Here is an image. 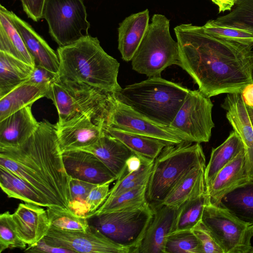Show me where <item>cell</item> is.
<instances>
[{
  "instance_id": "816d5d0a",
  "label": "cell",
  "mask_w": 253,
  "mask_h": 253,
  "mask_svg": "<svg viewBox=\"0 0 253 253\" xmlns=\"http://www.w3.org/2000/svg\"></svg>"
},
{
  "instance_id": "44dd1931",
  "label": "cell",
  "mask_w": 253,
  "mask_h": 253,
  "mask_svg": "<svg viewBox=\"0 0 253 253\" xmlns=\"http://www.w3.org/2000/svg\"><path fill=\"white\" fill-rule=\"evenodd\" d=\"M79 150L89 152L95 155L116 176L117 179L125 174L126 161L134 155L122 142L105 130L94 144Z\"/></svg>"
},
{
  "instance_id": "1f68e13d",
  "label": "cell",
  "mask_w": 253,
  "mask_h": 253,
  "mask_svg": "<svg viewBox=\"0 0 253 253\" xmlns=\"http://www.w3.org/2000/svg\"><path fill=\"white\" fill-rule=\"evenodd\" d=\"M206 166V164H200L188 171L161 204L179 207L205 181L204 171Z\"/></svg>"
},
{
  "instance_id": "83f0119b",
  "label": "cell",
  "mask_w": 253,
  "mask_h": 253,
  "mask_svg": "<svg viewBox=\"0 0 253 253\" xmlns=\"http://www.w3.org/2000/svg\"><path fill=\"white\" fill-rule=\"evenodd\" d=\"M0 186L9 198L43 207H49L48 201L31 184L0 166Z\"/></svg>"
},
{
  "instance_id": "8992f818",
  "label": "cell",
  "mask_w": 253,
  "mask_h": 253,
  "mask_svg": "<svg viewBox=\"0 0 253 253\" xmlns=\"http://www.w3.org/2000/svg\"><path fill=\"white\" fill-rule=\"evenodd\" d=\"M109 94L85 84L62 81L57 77L49 85L45 97L51 100L57 109V122L84 115L104 128L109 110Z\"/></svg>"
},
{
  "instance_id": "836d02e7",
  "label": "cell",
  "mask_w": 253,
  "mask_h": 253,
  "mask_svg": "<svg viewBox=\"0 0 253 253\" xmlns=\"http://www.w3.org/2000/svg\"><path fill=\"white\" fill-rule=\"evenodd\" d=\"M210 21L216 25L253 33V0H236L229 13Z\"/></svg>"
},
{
  "instance_id": "30bf717a",
  "label": "cell",
  "mask_w": 253,
  "mask_h": 253,
  "mask_svg": "<svg viewBox=\"0 0 253 253\" xmlns=\"http://www.w3.org/2000/svg\"><path fill=\"white\" fill-rule=\"evenodd\" d=\"M201 221L211 233L223 253H249L253 225L245 222L226 208L209 201Z\"/></svg>"
},
{
  "instance_id": "7402d4cb",
  "label": "cell",
  "mask_w": 253,
  "mask_h": 253,
  "mask_svg": "<svg viewBox=\"0 0 253 253\" xmlns=\"http://www.w3.org/2000/svg\"><path fill=\"white\" fill-rule=\"evenodd\" d=\"M245 163V154L243 149L219 171L211 183L206 187L211 204L219 206L225 195L241 184L249 181L246 176Z\"/></svg>"
},
{
  "instance_id": "7a4b0ae2",
  "label": "cell",
  "mask_w": 253,
  "mask_h": 253,
  "mask_svg": "<svg viewBox=\"0 0 253 253\" xmlns=\"http://www.w3.org/2000/svg\"><path fill=\"white\" fill-rule=\"evenodd\" d=\"M0 166L34 186L49 207L71 210V177L64 167L55 125L43 120L21 145L0 147Z\"/></svg>"
},
{
  "instance_id": "f1b7e54d",
  "label": "cell",
  "mask_w": 253,
  "mask_h": 253,
  "mask_svg": "<svg viewBox=\"0 0 253 253\" xmlns=\"http://www.w3.org/2000/svg\"><path fill=\"white\" fill-rule=\"evenodd\" d=\"M209 201L204 181L179 206L172 232L191 230L201 220L204 208Z\"/></svg>"
},
{
  "instance_id": "52a82bcc",
  "label": "cell",
  "mask_w": 253,
  "mask_h": 253,
  "mask_svg": "<svg viewBox=\"0 0 253 253\" xmlns=\"http://www.w3.org/2000/svg\"><path fill=\"white\" fill-rule=\"evenodd\" d=\"M131 61L134 71L148 77L161 76L167 67L179 65L178 43L170 35L169 20L165 15L154 14Z\"/></svg>"
},
{
  "instance_id": "7bdbcfd3",
  "label": "cell",
  "mask_w": 253,
  "mask_h": 253,
  "mask_svg": "<svg viewBox=\"0 0 253 253\" xmlns=\"http://www.w3.org/2000/svg\"><path fill=\"white\" fill-rule=\"evenodd\" d=\"M46 0H21L23 10L28 17L37 22L42 18Z\"/></svg>"
},
{
  "instance_id": "bcb514c9",
  "label": "cell",
  "mask_w": 253,
  "mask_h": 253,
  "mask_svg": "<svg viewBox=\"0 0 253 253\" xmlns=\"http://www.w3.org/2000/svg\"><path fill=\"white\" fill-rule=\"evenodd\" d=\"M142 163L143 162L140 158L134 154L133 155L126 161L125 174L138 169Z\"/></svg>"
},
{
  "instance_id": "7c38bea8",
  "label": "cell",
  "mask_w": 253,
  "mask_h": 253,
  "mask_svg": "<svg viewBox=\"0 0 253 253\" xmlns=\"http://www.w3.org/2000/svg\"><path fill=\"white\" fill-rule=\"evenodd\" d=\"M109 104L106 126L157 138L169 145L185 141L169 127L153 122L121 102L114 93H109Z\"/></svg>"
},
{
  "instance_id": "8fae6325",
  "label": "cell",
  "mask_w": 253,
  "mask_h": 253,
  "mask_svg": "<svg viewBox=\"0 0 253 253\" xmlns=\"http://www.w3.org/2000/svg\"><path fill=\"white\" fill-rule=\"evenodd\" d=\"M213 104L199 89L190 90L169 127L185 141L208 142L214 127Z\"/></svg>"
},
{
  "instance_id": "4316f807",
  "label": "cell",
  "mask_w": 253,
  "mask_h": 253,
  "mask_svg": "<svg viewBox=\"0 0 253 253\" xmlns=\"http://www.w3.org/2000/svg\"><path fill=\"white\" fill-rule=\"evenodd\" d=\"M34 66L0 51V98L28 81Z\"/></svg>"
},
{
  "instance_id": "d6a6232c",
  "label": "cell",
  "mask_w": 253,
  "mask_h": 253,
  "mask_svg": "<svg viewBox=\"0 0 253 253\" xmlns=\"http://www.w3.org/2000/svg\"><path fill=\"white\" fill-rule=\"evenodd\" d=\"M147 185H140L115 196L108 197L96 211L88 213L86 217L105 212L131 210L143 206L147 202Z\"/></svg>"
},
{
  "instance_id": "ee69618b",
  "label": "cell",
  "mask_w": 253,
  "mask_h": 253,
  "mask_svg": "<svg viewBox=\"0 0 253 253\" xmlns=\"http://www.w3.org/2000/svg\"><path fill=\"white\" fill-rule=\"evenodd\" d=\"M57 77L56 74L41 66H35L28 81L38 84L50 85Z\"/></svg>"
},
{
  "instance_id": "f6af8a7d",
  "label": "cell",
  "mask_w": 253,
  "mask_h": 253,
  "mask_svg": "<svg viewBox=\"0 0 253 253\" xmlns=\"http://www.w3.org/2000/svg\"><path fill=\"white\" fill-rule=\"evenodd\" d=\"M26 253H74V251L65 248L51 245L43 239L36 244L29 247L24 251Z\"/></svg>"
},
{
  "instance_id": "c3c4849f",
  "label": "cell",
  "mask_w": 253,
  "mask_h": 253,
  "mask_svg": "<svg viewBox=\"0 0 253 253\" xmlns=\"http://www.w3.org/2000/svg\"><path fill=\"white\" fill-rule=\"evenodd\" d=\"M218 7L219 13L231 10L235 4L236 0H211Z\"/></svg>"
},
{
  "instance_id": "4dcf8cb0",
  "label": "cell",
  "mask_w": 253,
  "mask_h": 253,
  "mask_svg": "<svg viewBox=\"0 0 253 253\" xmlns=\"http://www.w3.org/2000/svg\"><path fill=\"white\" fill-rule=\"evenodd\" d=\"M219 205L253 225V181L245 182L227 193Z\"/></svg>"
},
{
  "instance_id": "9c48e42d",
  "label": "cell",
  "mask_w": 253,
  "mask_h": 253,
  "mask_svg": "<svg viewBox=\"0 0 253 253\" xmlns=\"http://www.w3.org/2000/svg\"><path fill=\"white\" fill-rule=\"evenodd\" d=\"M42 18L49 33L59 46H64L88 35L90 27L83 0H46Z\"/></svg>"
},
{
  "instance_id": "6da1fadb",
  "label": "cell",
  "mask_w": 253,
  "mask_h": 253,
  "mask_svg": "<svg viewBox=\"0 0 253 253\" xmlns=\"http://www.w3.org/2000/svg\"><path fill=\"white\" fill-rule=\"evenodd\" d=\"M179 65L209 97L241 93L253 83V46L211 36L202 26L174 28Z\"/></svg>"
},
{
  "instance_id": "d4e9b609",
  "label": "cell",
  "mask_w": 253,
  "mask_h": 253,
  "mask_svg": "<svg viewBox=\"0 0 253 253\" xmlns=\"http://www.w3.org/2000/svg\"><path fill=\"white\" fill-rule=\"evenodd\" d=\"M50 85L38 84L28 81L0 98V121L45 97Z\"/></svg>"
},
{
  "instance_id": "60d3db41",
  "label": "cell",
  "mask_w": 253,
  "mask_h": 253,
  "mask_svg": "<svg viewBox=\"0 0 253 253\" xmlns=\"http://www.w3.org/2000/svg\"><path fill=\"white\" fill-rule=\"evenodd\" d=\"M109 185L98 184L91 189L85 200L88 207V213L96 211L107 199L110 192Z\"/></svg>"
},
{
  "instance_id": "f907efd6",
  "label": "cell",
  "mask_w": 253,
  "mask_h": 253,
  "mask_svg": "<svg viewBox=\"0 0 253 253\" xmlns=\"http://www.w3.org/2000/svg\"><path fill=\"white\" fill-rule=\"evenodd\" d=\"M249 253H253V247H252L251 250L249 252Z\"/></svg>"
},
{
  "instance_id": "2e32d148",
  "label": "cell",
  "mask_w": 253,
  "mask_h": 253,
  "mask_svg": "<svg viewBox=\"0 0 253 253\" xmlns=\"http://www.w3.org/2000/svg\"><path fill=\"white\" fill-rule=\"evenodd\" d=\"M55 125L62 152L89 147L99 139L104 131L103 126L84 115L57 122Z\"/></svg>"
},
{
  "instance_id": "7dc6e473",
  "label": "cell",
  "mask_w": 253,
  "mask_h": 253,
  "mask_svg": "<svg viewBox=\"0 0 253 253\" xmlns=\"http://www.w3.org/2000/svg\"><path fill=\"white\" fill-rule=\"evenodd\" d=\"M241 93L245 104L253 107V83L246 85Z\"/></svg>"
},
{
  "instance_id": "4fadbf2b",
  "label": "cell",
  "mask_w": 253,
  "mask_h": 253,
  "mask_svg": "<svg viewBox=\"0 0 253 253\" xmlns=\"http://www.w3.org/2000/svg\"><path fill=\"white\" fill-rule=\"evenodd\" d=\"M43 239L49 244L75 253H134L131 249L112 241L92 225L85 231L63 230L51 225Z\"/></svg>"
},
{
  "instance_id": "f546056e",
  "label": "cell",
  "mask_w": 253,
  "mask_h": 253,
  "mask_svg": "<svg viewBox=\"0 0 253 253\" xmlns=\"http://www.w3.org/2000/svg\"><path fill=\"white\" fill-rule=\"evenodd\" d=\"M243 149L241 139L234 131L220 145L212 148L211 157L204 171L206 187L212 182L219 171L232 161Z\"/></svg>"
},
{
  "instance_id": "277c9868",
  "label": "cell",
  "mask_w": 253,
  "mask_h": 253,
  "mask_svg": "<svg viewBox=\"0 0 253 253\" xmlns=\"http://www.w3.org/2000/svg\"><path fill=\"white\" fill-rule=\"evenodd\" d=\"M189 90L179 83L154 76L126 85L114 94L146 118L169 127Z\"/></svg>"
},
{
  "instance_id": "5bb4252c",
  "label": "cell",
  "mask_w": 253,
  "mask_h": 253,
  "mask_svg": "<svg viewBox=\"0 0 253 253\" xmlns=\"http://www.w3.org/2000/svg\"><path fill=\"white\" fill-rule=\"evenodd\" d=\"M221 107L226 111V119L241 139L246 176L248 181H253V127L241 93L227 94Z\"/></svg>"
},
{
  "instance_id": "74e56055",
  "label": "cell",
  "mask_w": 253,
  "mask_h": 253,
  "mask_svg": "<svg viewBox=\"0 0 253 253\" xmlns=\"http://www.w3.org/2000/svg\"><path fill=\"white\" fill-rule=\"evenodd\" d=\"M204 32L213 37L253 46V33L234 28L216 25L210 20L202 26Z\"/></svg>"
},
{
  "instance_id": "5b68a950",
  "label": "cell",
  "mask_w": 253,
  "mask_h": 253,
  "mask_svg": "<svg viewBox=\"0 0 253 253\" xmlns=\"http://www.w3.org/2000/svg\"><path fill=\"white\" fill-rule=\"evenodd\" d=\"M202 164H206V158L200 143L183 141L166 146L153 163L147 187V202L152 207L162 203L180 179Z\"/></svg>"
},
{
  "instance_id": "681fc988",
  "label": "cell",
  "mask_w": 253,
  "mask_h": 253,
  "mask_svg": "<svg viewBox=\"0 0 253 253\" xmlns=\"http://www.w3.org/2000/svg\"><path fill=\"white\" fill-rule=\"evenodd\" d=\"M247 108L249 117L250 119L253 127V107L247 106Z\"/></svg>"
},
{
  "instance_id": "ac0fdd59",
  "label": "cell",
  "mask_w": 253,
  "mask_h": 253,
  "mask_svg": "<svg viewBox=\"0 0 253 253\" xmlns=\"http://www.w3.org/2000/svg\"><path fill=\"white\" fill-rule=\"evenodd\" d=\"M20 238L32 246L42 240L51 226L46 210L31 203H21L12 214Z\"/></svg>"
},
{
  "instance_id": "8d00e7d4",
  "label": "cell",
  "mask_w": 253,
  "mask_h": 253,
  "mask_svg": "<svg viewBox=\"0 0 253 253\" xmlns=\"http://www.w3.org/2000/svg\"><path fill=\"white\" fill-rule=\"evenodd\" d=\"M153 163L143 162L137 170L127 172L117 180L114 186L110 190L108 197L118 195L123 192L147 184L151 173Z\"/></svg>"
},
{
  "instance_id": "e575fe53",
  "label": "cell",
  "mask_w": 253,
  "mask_h": 253,
  "mask_svg": "<svg viewBox=\"0 0 253 253\" xmlns=\"http://www.w3.org/2000/svg\"><path fill=\"white\" fill-rule=\"evenodd\" d=\"M51 225L57 228L73 231H86L89 225L86 216L71 210L54 207L46 209Z\"/></svg>"
},
{
  "instance_id": "e0dca14e",
  "label": "cell",
  "mask_w": 253,
  "mask_h": 253,
  "mask_svg": "<svg viewBox=\"0 0 253 253\" xmlns=\"http://www.w3.org/2000/svg\"><path fill=\"white\" fill-rule=\"evenodd\" d=\"M179 207L163 204L152 207L153 215L137 253H164L166 240L173 232Z\"/></svg>"
},
{
  "instance_id": "f35d334b",
  "label": "cell",
  "mask_w": 253,
  "mask_h": 253,
  "mask_svg": "<svg viewBox=\"0 0 253 253\" xmlns=\"http://www.w3.org/2000/svg\"><path fill=\"white\" fill-rule=\"evenodd\" d=\"M26 244L19 236L12 214L7 211L0 215V253L7 249H25Z\"/></svg>"
},
{
  "instance_id": "603a6c76",
  "label": "cell",
  "mask_w": 253,
  "mask_h": 253,
  "mask_svg": "<svg viewBox=\"0 0 253 253\" xmlns=\"http://www.w3.org/2000/svg\"><path fill=\"white\" fill-rule=\"evenodd\" d=\"M148 9L132 14L119 24L118 49L122 59L130 61L141 43L149 26Z\"/></svg>"
},
{
  "instance_id": "ffe728a7",
  "label": "cell",
  "mask_w": 253,
  "mask_h": 253,
  "mask_svg": "<svg viewBox=\"0 0 253 253\" xmlns=\"http://www.w3.org/2000/svg\"><path fill=\"white\" fill-rule=\"evenodd\" d=\"M32 105L26 106L0 121V147H14L24 143L37 129Z\"/></svg>"
},
{
  "instance_id": "484cf974",
  "label": "cell",
  "mask_w": 253,
  "mask_h": 253,
  "mask_svg": "<svg viewBox=\"0 0 253 253\" xmlns=\"http://www.w3.org/2000/svg\"><path fill=\"white\" fill-rule=\"evenodd\" d=\"M0 51L35 66L34 59L10 18L8 10L1 4L0 5Z\"/></svg>"
},
{
  "instance_id": "ab89813d",
  "label": "cell",
  "mask_w": 253,
  "mask_h": 253,
  "mask_svg": "<svg viewBox=\"0 0 253 253\" xmlns=\"http://www.w3.org/2000/svg\"><path fill=\"white\" fill-rule=\"evenodd\" d=\"M191 230L200 242L203 253H223L211 233L201 220Z\"/></svg>"
},
{
  "instance_id": "9a60e30c",
  "label": "cell",
  "mask_w": 253,
  "mask_h": 253,
  "mask_svg": "<svg viewBox=\"0 0 253 253\" xmlns=\"http://www.w3.org/2000/svg\"><path fill=\"white\" fill-rule=\"evenodd\" d=\"M66 172L71 178L94 184H110L116 176L93 154L83 150L62 152Z\"/></svg>"
},
{
  "instance_id": "d6986e66",
  "label": "cell",
  "mask_w": 253,
  "mask_h": 253,
  "mask_svg": "<svg viewBox=\"0 0 253 253\" xmlns=\"http://www.w3.org/2000/svg\"><path fill=\"white\" fill-rule=\"evenodd\" d=\"M8 14L34 58L35 66L43 67L58 75L59 60L57 54L29 23L12 11L8 10Z\"/></svg>"
},
{
  "instance_id": "d590c367",
  "label": "cell",
  "mask_w": 253,
  "mask_h": 253,
  "mask_svg": "<svg viewBox=\"0 0 253 253\" xmlns=\"http://www.w3.org/2000/svg\"><path fill=\"white\" fill-rule=\"evenodd\" d=\"M164 253H203L200 242L192 230L171 233L167 237Z\"/></svg>"
},
{
  "instance_id": "b9f144b4",
  "label": "cell",
  "mask_w": 253,
  "mask_h": 253,
  "mask_svg": "<svg viewBox=\"0 0 253 253\" xmlns=\"http://www.w3.org/2000/svg\"><path fill=\"white\" fill-rule=\"evenodd\" d=\"M96 185L76 178H71L70 191L71 201H85L91 189Z\"/></svg>"
},
{
  "instance_id": "3957f363",
  "label": "cell",
  "mask_w": 253,
  "mask_h": 253,
  "mask_svg": "<svg viewBox=\"0 0 253 253\" xmlns=\"http://www.w3.org/2000/svg\"><path fill=\"white\" fill-rule=\"evenodd\" d=\"M57 54L60 80L85 84L106 93L122 88L118 82L120 63L104 51L97 37L88 35L59 46Z\"/></svg>"
},
{
  "instance_id": "ba28073f",
  "label": "cell",
  "mask_w": 253,
  "mask_h": 253,
  "mask_svg": "<svg viewBox=\"0 0 253 253\" xmlns=\"http://www.w3.org/2000/svg\"><path fill=\"white\" fill-rule=\"evenodd\" d=\"M154 211L147 202L131 210L108 212L94 216L95 227L115 243L137 253Z\"/></svg>"
},
{
  "instance_id": "cb8c5ba5",
  "label": "cell",
  "mask_w": 253,
  "mask_h": 253,
  "mask_svg": "<svg viewBox=\"0 0 253 253\" xmlns=\"http://www.w3.org/2000/svg\"><path fill=\"white\" fill-rule=\"evenodd\" d=\"M104 130L122 142L144 163L151 164L167 145V142L154 137L142 135L116 127L106 126Z\"/></svg>"
}]
</instances>
